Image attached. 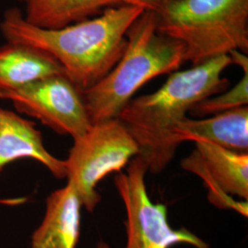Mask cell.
Returning <instances> with one entry per match:
<instances>
[{
    "mask_svg": "<svg viewBox=\"0 0 248 248\" xmlns=\"http://www.w3.org/2000/svg\"><path fill=\"white\" fill-rule=\"evenodd\" d=\"M144 9L121 5L94 18L56 30L28 23L23 13L10 9L4 14L0 31L7 42L38 48L61 64L65 76L85 91L114 67L127 45V32Z\"/></svg>",
    "mask_w": 248,
    "mask_h": 248,
    "instance_id": "cell-1",
    "label": "cell"
},
{
    "mask_svg": "<svg viewBox=\"0 0 248 248\" xmlns=\"http://www.w3.org/2000/svg\"><path fill=\"white\" fill-rule=\"evenodd\" d=\"M232 64L228 55L215 57L170 74L154 93L133 98L118 115L139 147V156L152 174L163 172L175 156L180 143L174 129L193 107L230 86L222 78Z\"/></svg>",
    "mask_w": 248,
    "mask_h": 248,
    "instance_id": "cell-2",
    "label": "cell"
},
{
    "mask_svg": "<svg viewBox=\"0 0 248 248\" xmlns=\"http://www.w3.org/2000/svg\"><path fill=\"white\" fill-rule=\"evenodd\" d=\"M127 45L115 66L82 91L91 124L115 119L150 80L177 71L184 62V47L157 31V13L144 10L127 32Z\"/></svg>",
    "mask_w": 248,
    "mask_h": 248,
    "instance_id": "cell-3",
    "label": "cell"
},
{
    "mask_svg": "<svg viewBox=\"0 0 248 248\" xmlns=\"http://www.w3.org/2000/svg\"><path fill=\"white\" fill-rule=\"evenodd\" d=\"M157 31L184 47L192 65L248 52V0H169L157 13Z\"/></svg>",
    "mask_w": 248,
    "mask_h": 248,
    "instance_id": "cell-4",
    "label": "cell"
},
{
    "mask_svg": "<svg viewBox=\"0 0 248 248\" xmlns=\"http://www.w3.org/2000/svg\"><path fill=\"white\" fill-rule=\"evenodd\" d=\"M138 155L137 142L118 118L93 124L74 139L63 161L67 181L75 186L82 206L93 212L100 202L98 182L109 173L121 172Z\"/></svg>",
    "mask_w": 248,
    "mask_h": 248,
    "instance_id": "cell-5",
    "label": "cell"
},
{
    "mask_svg": "<svg viewBox=\"0 0 248 248\" xmlns=\"http://www.w3.org/2000/svg\"><path fill=\"white\" fill-rule=\"evenodd\" d=\"M147 167L139 156L130 161L126 172L114 178L126 212L125 248H170L188 245L194 248H210L209 245L186 228L176 230L170 226L164 204L154 203L145 186ZM97 248H111L98 242Z\"/></svg>",
    "mask_w": 248,
    "mask_h": 248,
    "instance_id": "cell-6",
    "label": "cell"
},
{
    "mask_svg": "<svg viewBox=\"0 0 248 248\" xmlns=\"http://www.w3.org/2000/svg\"><path fill=\"white\" fill-rule=\"evenodd\" d=\"M18 112L36 118L55 133L77 139L91 127L80 90L65 75L36 80L21 88L0 91Z\"/></svg>",
    "mask_w": 248,
    "mask_h": 248,
    "instance_id": "cell-7",
    "label": "cell"
},
{
    "mask_svg": "<svg viewBox=\"0 0 248 248\" xmlns=\"http://www.w3.org/2000/svg\"><path fill=\"white\" fill-rule=\"evenodd\" d=\"M180 165L203 180L208 200L214 206L232 209L248 217V154L196 142L195 149Z\"/></svg>",
    "mask_w": 248,
    "mask_h": 248,
    "instance_id": "cell-8",
    "label": "cell"
},
{
    "mask_svg": "<svg viewBox=\"0 0 248 248\" xmlns=\"http://www.w3.org/2000/svg\"><path fill=\"white\" fill-rule=\"evenodd\" d=\"M32 158L43 164L54 177H66L63 160L46 150L35 124L5 108H0V173L15 160Z\"/></svg>",
    "mask_w": 248,
    "mask_h": 248,
    "instance_id": "cell-9",
    "label": "cell"
},
{
    "mask_svg": "<svg viewBox=\"0 0 248 248\" xmlns=\"http://www.w3.org/2000/svg\"><path fill=\"white\" fill-rule=\"evenodd\" d=\"M73 184L52 192L46 201L45 217L31 236V248H77L82 208Z\"/></svg>",
    "mask_w": 248,
    "mask_h": 248,
    "instance_id": "cell-10",
    "label": "cell"
},
{
    "mask_svg": "<svg viewBox=\"0 0 248 248\" xmlns=\"http://www.w3.org/2000/svg\"><path fill=\"white\" fill-rule=\"evenodd\" d=\"M179 143L185 141L213 143L224 149L248 154V107H241L207 119L186 117L174 129Z\"/></svg>",
    "mask_w": 248,
    "mask_h": 248,
    "instance_id": "cell-11",
    "label": "cell"
},
{
    "mask_svg": "<svg viewBox=\"0 0 248 248\" xmlns=\"http://www.w3.org/2000/svg\"><path fill=\"white\" fill-rule=\"evenodd\" d=\"M55 75L65 74L61 64L44 51L11 42L0 47V91L17 89Z\"/></svg>",
    "mask_w": 248,
    "mask_h": 248,
    "instance_id": "cell-12",
    "label": "cell"
},
{
    "mask_svg": "<svg viewBox=\"0 0 248 248\" xmlns=\"http://www.w3.org/2000/svg\"><path fill=\"white\" fill-rule=\"evenodd\" d=\"M23 17L28 23L56 30L94 18L103 10L129 5L126 0H25Z\"/></svg>",
    "mask_w": 248,
    "mask_h": 248,
    "instance_id": "cell-13",
    "label": "cell"
},
{
    "mask_svg": "<svg viewBox=\"0 0 248 248\" xmlns=\"http://www.w3.org/2000/svg\"><path fill=\"white\" fill-rule=\"evenodd\" d=\"M248 104V71H244L243 78L234 87L199 102L189 112L197 117L215 115Z\"/></svg>",
    "mask_w": 248,
    "mask_h": 248,
    "instance_id": "cell-14",
    "label": "cell"
},
{
    "mask_svg": "<svg viewBox=\"0 0 248 248\" xmlns=\"http://www.w3.org/2000/svg\"><path fill=\"white\" fill-rule=\"evenodd\" d=\"M129 5L141 7L144 10L159 13L169 0H126Z\"/></svg>",
    "mask_w": 248,
    "mask_h": 248,
    "instance_id": "cell-15",
    "label": "cell"
},
{
    "mask_svg": "<svg viewBox=\"0 0 248 248\" xmlns=\"http://www.w3.org/2000/svg\"><path fill=\"white\" fill-rule=\"evenodd\" d=\"M228 56L230 57L232 64L238 65L243 69V71H248V57L247 53L235 50L232 51Z\"/></svg>",
    "mask_w": 248,
    "mask_h": 248,
    "instance_id": "cell-16",
    "label": "cell"
},
{
    "mask_svg": "<svg viewBox=\"0 0 248 248\" xmlns=\"http://www.w3.org/2000/svg\"><path fill=\"white\" fill-rule=\"evenodd\" d=\"M22 1H25V0H22Z\"/></svg>",
    "mask_w": 248,
    "mask_h": 248,
    "instance_id": "cell-17",
    "label": "cell"
}]
</instances>
